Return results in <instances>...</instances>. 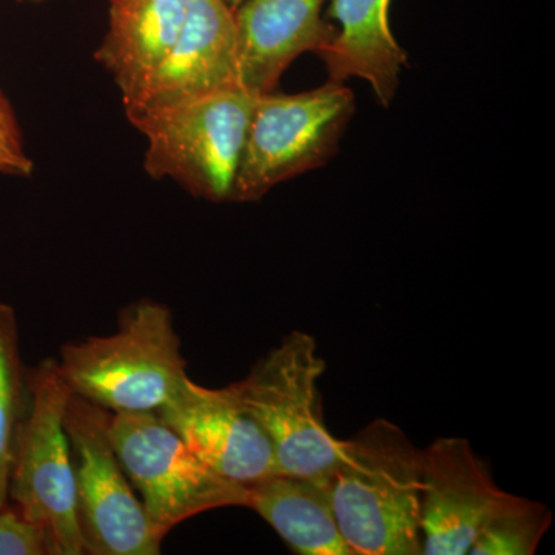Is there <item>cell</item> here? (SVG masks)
I'll return each mask as SVG.
<instances>
[{"mask_svg": "<svg viewBox=\"0 0 555 555\" xmlns=\"http://www.w3.org/2000/svg\"><path fill=\"white\" fill-rule=\"evenodd\" d=\"M190 0H112L108 30L94 57L112 76L122 101L167 56L184 25Z\"/></svg>", "mask_w": 555, "mask_h": 555, "instance_id": "cell-14", "label": "cell"}, {"mask_svg": "<svg viewBox=\"0 0 555 555\" xmlns=\"http://www.w3.org/2000/svg\"><path fill=\"white\" fill-rule=\"evenodd\" d=\"M25 404L20 326L14 309L0 302V507L9 505V477L14 437Z\"/></svg>", "mask_w": 555, "mask_h": 555, "instance_id": "cell-17", "label": "cell"}, {"mask_svg": "<svg viewBox=\"0 0 555 555\" xmlns=\"http://www.w3.org/2000/svg\"><path fill=\"white\" fill-rule=\"evenodd\" d=\"M422 470L423 449L389 420L345 440L324 486L353 555L422 554Z\"/></svg>", "mask_w": 555, "mask_h": 555, "instance_id": "cell-1", "label": "cell"}, {"mask_svg": "<svg viewBox=\"0 0 555 555\" xmlns=\"http://www.w3.org/2000/svg\"><path fill=\"white\" fill-rule=\"evenodd\" d=\"M33 160L25 150L16 116L0 93V173L30 177Z\"/></svg>", "mask_w": 555, "mask_h": 555, "instance_id": "cell-19", "label": "cell"}, {"mask_svg": "<svg viewBox=\"0 0 555 555\" xmlns=\"http://www.w3.org/2000/svg\"><path fill=\"white\" fill-rule=\"evenodd\" d=\"M225 3H228V5L230 7V9H232L233 11H235L236 9H238V7L241 5V3H244L246 2V0H224Z\"/></svg>", "mask_w": 555, "mask_h": 555, "instance_id": "cell-20", "label": "cell"}, {"mask_svg": "<svg viewBox=\"0 0 555 555\" xmlns=\"http://www.w3.org/2000/svg\"><path fill=\"white\" fill-rule=\"evenodd\" d=\"M56 361L72 393L112 414L158 412L189 378L170 309L153 299L124 309L115 334L62 346Z\"/></svg>", "mask_w": 555, "mask_h": 555, "instance_id": "cell-2", "label": "cell"}, {"mask_svg": "<svg viewBox=\"0 0 555 555\" xmlns=\"http://www.w3.org/2000/svg\"><path fill=\"white\" fill-rule=\"evenodd\" d=\"M553 521L550 507L507 492L470 547L473 555H532Z\"/></svg>", "mask_w": 555, "mask_h": 555, "instance_id": "cell-16", "label": "cell"}, {"mask_svg": "<svg viewBox=\"0 0 555 555\" xmlns=\"http://www.w3.org/2000/svg\"><path fill=\"white\" fill-rule=\"evenodd\" d=\"M324 369L317 339L294 331L230 385L268 436L280 473L324 480L341 459L345 440L324 422L318 386Z\"/></svg>", "mask_w": 555, "mask_h": 555, "instance_id": "cell-5", "label": "cell"}, {"mask_svg": "<svg viewBox=\"0 0 555 555\" xmlns=\"http://www.w3.org/2000/svg\"><path fill=\"white\" fill-rule=\"evenodd\" d=\"M246 507L268 521L294 553L353 555L339 532L321 478L273 474L247 486Z\"/></svg>", "mask_w": 555, "mask_h": 555, "instance_id": "cell-15", "label": "cell"}, {"mask_svg": "<svg viewBox=\"0 0 555 555\" xmlns=\"http://www.w3.org/2000/svg\"><path fill=\"white\" fill-rule=\"evenodd\" d=\"M323 5L324 0H246L233 11L241 89L276 90L298 56L326 49L337 28L323 20Z\"/></svg>", "mask_w": 555, "mask_h": 555, "instance_id": "cell-12", "label": "cell"}, {"mask_svg": "<svg viewBox=\"0 0 555 555\" xmlns=\"http://www.w3.org/2000/svg\"><path fill=\"white\" fill-rule=\"evenodd\" d=\"M235 87H240L235 13L224 0H190L169 53L122 102L126 115H133Z\"/></svg>", "mask_w": 555, "mask_h": 555, "instance_id": "cell-11", "label": "cell"}, {"mask_svg": "<svg viewBox=\"0 0 555 555\" xmlns=\"http://www.w3.org/2000/svg\"><path fill=\"white\" fill-rule=\"evenodd\" d=\"M158 414L193 454L233 483L250 486L280 473L268 436L232 386L210 389L188 378Z\"/></svg>", "mask_w": 555, "mask_h": 555, "instance_id": "cell-10", "label": "cell"}, {"mask_svg": "<svg viewBox=\"0 0 555 555\" xmlns=\"http://www.w3.org/2000/svg\"><path fill=\"white\" fill-rule=\"evenodd\" d=\"M112 412L72 393L65 414L73 470L76 518L83 554L156 555L166 534L150 520L112 438Z\"/></svg>", "mask_w": 555, "mask_h": 555, "instance_id": "cell-7", "label": "cell"}, {"mask_svg": "<svg viewBox=\"0 0 555 555\" xmlns=\"http://www.w3.org/2000/svg\"><path fill=\"white\" fill-rule=\"evenodd\" d=\"M506 494L466 438H437L423 449L422 554H469Z\"/></svg>", "mask_w": 555, "mask_h": 555, "instance_id": "cell-9", "label": "cell"}, {"mask_svg": "<svg viewBox=\"0 0 555 555\" xmlns=\"http://www.w3.org/2000/svg\"><path fill=\"white\" fill-rule=\"evenodd\" d=\"M108 430L124 473L164 534L208 511L246 507L247 486L215 473L158 412L112 414Z\"/></svg>", "mask_w": 555, "mask_h": 555, "instance_id": "cell-8", "label": "cell"}, {"mask_svg": "<svg viewBox=\"0 0 555 555\" xmlns=\"http://www.w3.org/2000/svg\"><path fill=\"white\" fill-rule=\"evenodd\" d=\"M50 554L49 542L38 525L16 506L0 507V555Z\"/></svg>", "mask_w": 555, "mask_h": 555, "instance_id": "cell-18", "label": "cell"}, {"mask_svg": "<svg viewBox=\"0 0 555 555\" xmlns=\"http://www.w3.org/2000/svg\"><path fill=\"white\" fill-rule=\"evenodd\" d=\"M389 7L390 0H332L327 16L337 22V36L318 53L331 80H366L385 107L396 98L408 67L406 51L390 30Z\"/></svg>", "mask_w": 555, "mask_h": 555, "instance_id": "cell-13", "label": "cell"}, {"mask_svg": "<svg viewBox=\"0 0 555 555\" xmlns=\"http://www.w3.org/2000/svg\"><path fill=\"white\" fill-rule=\"evenodd\" d=\"M108 2H112V0H108Z\"/></svg>", "mask_w": 555, "mask_h": 555, "instance_id": "cell-21", "label": "cell"}, {"mask_svg": "<svg viewBox=\"0 0 555 555\" xmlns=\"http://www.w3.org/2000/svg\"><path fill=\"white\" fill-rule=\"evenodd\" d=\"M353 113L352 90L335 80L297 94H257L232 203H254L281 182L324 166Z\"/></svg>", "mask_w": 555, "mask_h": 555, "instance_id": "cell-6", "label": "cell"}, {"mask_svg": "<svg viewBox=\"0 0 555 555\" xmlns=\"http://www.w3.org/2000/svg\"><path fill=\"white\" fill-rule=\"evenodd\" d=\"M257 93L235 87L127 115L145 138L144 169L196 198L232 203Z\"/></svg>", "mask_w": 555, "mask_h": 555, "instance_id": "cell-4", "label": "cell"}, {"mask_svg": "<svg viewBox=\"0 0 555 555\" xmlns=\"http://www.w3.org/2000/svg\"><path fill=\"white\" fill-rule=\"evenodd\" d=\"M72 390L56 360L25 372V404L14 437L9 502L38 525L50 555L83 554L65 414Z\"/></svg>", "mask_w": 555, "mask_h": 555, "instance_id": "cell-3", "label": "cell"}]
</instances>
